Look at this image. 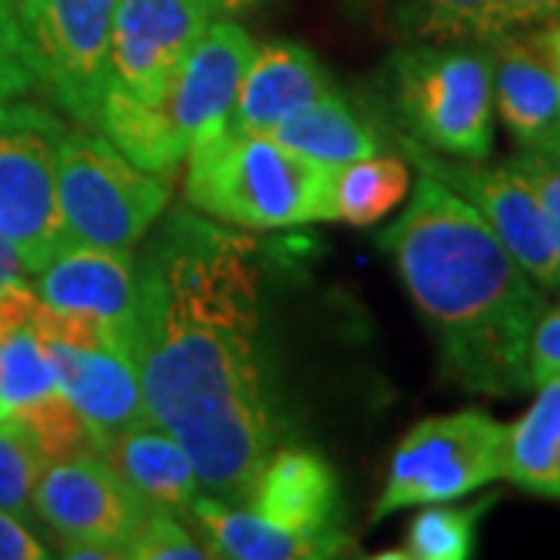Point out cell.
<instances>
[{"mask_svg": "<svg viewBox=\"0 0 560 560\" xmlns=\"http://www.w3.org/2000/svg\"><path fill=\"white\" fill-rule=\"evenodd\" d=\"M492 101L521 150L560 153V75L541 28H517L489 40Z\"/></svg>", "mask_w": 560, "mask_h": 560, "instance_id": "cell-13", "label": "cell"}, {"mask_svg": "<svg viewBox=\"0 0 560 560\" xmlns=\"http://www.w3.org/2000/svg\"><path fill=\"white\" fill-rule=\"evenodd\" d=\"M97 452L150 508L184 517L200 495V477L190 455L156 423L125 430L97 445Z\"/></svg>", "mask_w": 560, "mask_h": 560, "instance_id": "cell-19", "label": "cell"}, {"mask_svg": "<svg viewBox=\"0 0 560 560\" xmlns=\"http://www.w3.org/2000/svg\"><path fill=\"white\" fill-rule=\"evenodd\" d=\"M389 125L455 160H489L495 147L489 40H418L386 66Z\"/></svg>", "mask_w": 560, "mask_h": 560, "instance_id": "cell-4", "label": "cell"}, {"mask_svg": "<svg viewBox=\"0 0 560 560\" xmlns=\"http://www.w3.org/2000/svg\"><path fill=\"white\" fill-rule=\"evenodd\" d=\"M499 35L517 28H545L560 22V0H492Z\"/></svg>", "mask_w": 560, "mask_h": 560, "instance_id": "cell-32", "label": "cell"}, {"mask_svg": "<svg viewBox=\"0 0 560 560\" xmlns=\"http://www.w3.org/2000/svg\"><path fill=\"white\" fill-rule=\"evenodd\" d=\"M190 514L202 533V545L212 558L231 560H320L352 555L355 541L342 529L330 533H296L280 523L265 521L253 508L224 499L197 495Z\"/></svg>", "mask_w": 560, "mask_h": 560, "instance_id": "cell-17", "label": "cell"}, {"mask_svg": "<svg viewBox=\"0 0 560 560\" xmlns=\"http://www.w3.org/2000/svg\"><path fill=\"white\" fill-rule=\"evenodd\" d=\"M377 243L436 342L445 381L492 399L533 389L526 359L545 300L474 206L420 172Z\"/></svg>", "mask_w": 560, "mask_h": 560, "instance_id": "cell-2", "label": "cell"}, {"mask_svg": "<svg viewBox=\"0 0 560 560\" xmlns=\"http://www.w3.org/2000/svg\"><path fill=\"white\" fill-rule=\"evenodd\" d=\"M271 138L296 150L300 156H308L330 168H340L346 162L364 160L383 150V128H374V121L361 119L337 91L324 94L315 103L302 106L287 121H280Z\"/></svg>", "mask_w": 560, "mask_h": 560, "instance_id": "cell-20", "label": "cell"}, {"mask_svg": "<svg viewBox=\"0 0 560 560\" xmlns=\"http://www.w3.org/2000/svg\"><path fill=\"white\" fill-rule=\"evenodd\" d=\"M529 383L533 389L548 377H558L560 374V305L555 308H545L533 327V337H529Z\"/></svg>", "mask_w": 560, "mask_h": 560, "instance_id": "cell-31", "label": "cell"}, {"mask_svg": "<svg viewBox=\"0 0 560 560\" xmlns=\"http://www.w3.org/2000/svg\"><path fill=\"white\" fill-rule=\"evenodd\" d=\"M25 268H22L20 256H16V249L10 246V241L0 234V287H7V283H22L25 280Z\"/></svg>", "mask_w": 560, "mask_h": 560, "instance_id": "cell-34", "label": "cell"}, {"mask_svg": "<svg viewBox=\"0 0 560 560\" xmlns=\"http://www.w3.org/2000/svg\"><path fill=\"white\" fill-rule=\"evenodd\" d=\"M399 28L415 40H492V0H399Z\"/></svg>", "mask_w": 560, "mask_h": 560, "instance_id": "cell-25", "label": "cell"}, {"mask_svg": "<svg viewBox=\"0 0 560 560\" xmlns=\"http://www.w3.org/2000/svg\"><path fill=\"white\" fill-rule=\"evenodd\" d=\"M62 396L75 405L88 423L94 445L153 423L143 405L140 381L128 352L119 346H72L62 340H44Z\"/></svg>", "mask_w": 560, "mask_h": 560, "instance_id": "cell-14", "label": "cell"}, {"mask_svg": "<svg viewBox=\"0 0 560 560\" xmlns=\"http://www.w3.org/2000/svg\"><path fill=\"white\" fill-rule=\"evenodd\" d=\"M125 558L135 560H202L212 558V551L194 539V533L180 523L178 514L153 508L147 514V521L138 529V536L131 539Z\"/></svg>", "mask_w": 560, "mask_h": 560, "instance_id": "cell-28", "label": "cell"}, {"mask_svg": "<svg viewBox=\"0 0 560 560\" xmlns=\"http://www.w3.org/2000/svg\"><path fill=\"white\" fill-rule=\"evenodd\" d=\"M44 455L20 420H0V511L28 521L35 514L32 495L38 482Z\"/></svg>", "mask_w": 560, "mask_h": 560, "instance_id": "cell-26", "label": "cell"}, {"mask_svg": "<svg viewBox=\"0 0 560 560\" xmlns=\"http://www.w3.org/2000/svg\"><path fill=\"white\" fill-rule=\"evenodd\" d=\"M35 278L38 300L44 305L60 312L94 315L125 330L135 302V253L69 243Z\"/></svg>", "mask_w": 560, "mask_h": 560, "instance_id": "cell-18", "label": "cell"}, {"mask_svg": "<svg viewBox=\"0 0 560 560\" xmlns=\"http://www.w3.org/2000/svg\"><path fill=\"white\" fill-rule=\"evenodd\" d=\"M215 10H219V16H228V20H234V16H243V13H249V10H256L261 0H209Z\"/></svg>", "mask_w": 560, "mask_h": 560, "instance_id": "cell-35", "label": "cell"}, {"mask_svg": "<svg viewBox=\"0 0 560 560\" xmlns=\"http://www.w3.org/2000/svg\"><path fill=\"white\" fill-rule=\"evenodd\" d=\"M10 420H20L22 427L28 430V436L35 440L44 460L66 458V455L91 452V448L97 452L88 423L81 420L75 405L62 396V389L54 393V396H47V399H40L38 405L25 408V411H20L16 418Z\"/></svg>", "mask_w": 560, "mask_h": 560, "instance_id": "cell-27", "label": "cell"}, {"mask_svg": "<svg viewBox=\"0 0 560 560\" xmlns=\"http://www.w3.org/2000/svg\"><path fill=\"white\" fill-rule=\"evenodd\" d=\"M256 241L175 209L135 259L125 352L150 420L190 455L200 486L246 504L283 420L268 374Z\"/></svg>", "mask_w": 560, "mask_h": 560, "instance_id": "cell-1", "label": "cell"}, {"mask_svg": "<svg viewBox=\"0 0 560 560\" xmlns=\"http://www.w3.org/2000/svg\"><path fill=\"white\" fill-rule=\"evenodd\" d=\"M175 175L147 172L94 128H66L57 194L72 243L135 253L168 209Z\"/></svg>", "mask_w": 560, "mask_h": 560, "instance_id": "cell-5", "label": "cell"}, {"mask_svg": "<svg viewBox=\"0 0 560 560\" xmlns=\"http://www.w3.org/2000/svg\"><path fill=\"white\" fill-rule=\"evenodd\" d=\"M499 492H489L470 504H423L401 541V551H389L383 558L399 560H467L477 555V533L482 517L499 504Z\"/></svg>", "mask_w": 560, "mask_h": 560, "instance_id": "cell-23", "label": "cell"}, {"mask_svg": "<svg viewBox=\"0 0 560 560\" xmlns=\"http://www.w3.org/2000/svg\"><path fill=\"white\" fill-rule=\"evenodd\" d=\"M334 91L320 60L296 40L256 44L231 109L228 128L234 135H271L302 106Z\"/></svg>", "mask_w": 560, "mask_h": 560, "instance_id": "cell-15", "label": "cell"}, {"mask_svg": "<svg viewBox=\"0 0 560 560\" xmlns=\"http://www.w3.org/2000/svg\"><path fill=\"white\" fill-rule=\"evenodd\" d=\"M119 0H16L28 62L44 97L81 128H101Z\"/></svg>", "mask_w": 560, "mask_h": 560, "instance_id": "cell-8", "label": "cell"}, {"mask_svg": "<svg viewBox=\"0 0 560 560\" xmlns=\"http://www.w3.org/2000/svg\"><path fill=\"white\" fill-rule=\"evenodd\" d=\"M411 168L405 156L374 153L346 162L330 175V221L368 228L386 219L408 194Z\"/></svg>", "mask_w": 560, "mask_h": 560, "instance_id": "cell-22", "label": "cell"}, {"mask_svg": "<svg viewBox=\"0 0 560 560\" xmlns=\"http://www.w3.org/2000/svg\"><path fill=\"white\" fill-rule=\"evenodd\" d=\"M541 40H545V47H548V54H551L555 69H558V75H560V22H555V25H545V28H541Z\"/></svg>", "mask_w": 560, "mask_h": 560, "instance_id": "cell-36", "label": "cell"}, {"mask_svg": "<svg viewBox=\"0 0 560 560\" xmlns=\"http://www.w3.org/2000/svg\"><path fill=\"white\" fill-rule=\"evenodd\" d=\"M536 389L529 411L508 427L504 480L529 495L560 501V374Z\"/></svg>", "mask_w": 560, "mask_h": 560, "instance_id": "cell-21", "label": "cell"}, {"mask_svg": "<svg viewBox=\"0 0 560 560\" xmlns=\"http://www.w3.org/2000/svg\"><path fill=\"white\" fill-rule=\"evenodd\" d=\"M508 165L521 175L539 197L545 219L551 228V241L558 249V271H560V153H533L521 150L514 153Z\"/></svg>", "mask_w": 560, "mask_h": 560, "instance_id": "cell-30", "label": "cell"}, {"mask_svg": "<svg viewBox=\"0 0 560 560\" xmlns=\"http://www.w3.org/2000/svg\"><path fill=\"white\" fill-rule=\"evenodd\" d=\"M13 3H16V0H13Z\"/></svg>", "mask_w": 560, "mask_h": 560, "instance_id": "cell-37", "label": "cell"}, {"mask_svg": "<svg viewBox=\"0 0 560 560\" xmlns=\"http://www.w3.org/2000/svg\"><path fill=\"white\" fill-rule=\"evenodd\" d=\"M330 165L300 156L271 135H234L228 125L187 150L184 197L212 221L275 231L330 221Z\"/></svg>", "mask_w": 560, "mask_h": 560, "instance_id": "cell-3", "label": "cell"}, {"mask_svg": "<svg viewBox=\"0 0 560 560\" xmlns=\"http://www.w3.org/2000/svg\"><path fill=\"white\" fill-rule=\"evenodd\" d=\"M508 427L482 408H460L415 423L396 445L371 523L405 508L458 501L504 480Z\"/></svg>", "mask_w": 560, "mask_h": 560, "instance_id": "cell-6", "label": "cell"}, {"mask_svg": "<svg viewBox=\"0 0 560 560\" xmlns=\"http://www.w3.org/2000/svg\"><path fill=\"white\" fill-rule=\"evenodd\" d=\"M265 521L296 533H330L340 526V482L324 455L278 445L253 482L246 501Z\"/></svg>", "mask_w": 560, "mask_h": 560, "instance_id": "cell-16", "label": "cell"}, {"mask_svg": "<svg viewBox=\"0 0 560 560\" xmlns=\"http://www.w3.org/2000/svg\"><path fill=\"white\" fill-rule=\"evenodd\" d=\"M253 50V35L228 16H219L190 47L165 97L156 103L162 125L184 153L228 125Z\"/></svg>", "mask_w": 560, "mask_h": 560, "instance_id": "cell-12", "label": "cell"}, {"mask_svg": "<svg viewBox=\"0 0 560 560\" xmlns=\"http://www.w3.org/2000/svg\"><path fill=\"white\" fill-rule=\"evenodd\" d=\"M40 308V305H38ZM60 393L47 349L38 334V315L0 330V420L16 418L40 399Z\"/></svg>", "mask_w": 560, "mask_h": 560, "instance_id": "cell-24", "label": "cell"}, {"mask_svg": "<svg viewBox=\"0 0 560 560\" xmlns=\"http://www.w3.org/2000/svg\"><path fill=\"white\" fill-rule=\"evenodd\" d=\"M215 20L219 10L209 0H119L106 94L160 103L190 47Z\"/></svg>", "mask_w": 560, "mask_h": 560, "instance_id": "cell-11", "label": "cell"}, {"mask_svg": "<svg viewBox=\"0 0 560 560\" xmlns=\"http://www.w3.org/2000/svg\"><path fill=\"white\" fill-rule=\"evenodd\" d=\"M383 135L393 138L408 165L436 178L452 194H458L467 206H474L486 224L495 231V237L504 243V249L521 261L523 271L536 280L541 290H560L558 249L551 241L545 209L536 190L508 162L486 165V160L442 156L436 150L401 135L389 121L383 125Z\"/></svg>", "mask_w": 560, "mask_h": 560, "instance_id": "cell-9", "label": "cell"}, {"mask_svg": "<svg viewBox=\"0 0 560 560\" xmlns=\"http://www.w3.org/2000/svg\"><path fill=\"white\" fill-rule=\"evenodd\" d=\"M35 88L38 84H35V72H32L25 38L16 20V3L0 0V106L22 101Z\"/></svg>", "mask_w": 560, "mask_h": 560, "instance_id": "cell-29", "label": "cell"}, {"mask_svg": "<svg viewBox=\"0 0 560 560\" xmlns=\"http://www.w3.org/2000/svg\"><path fill=\"white\" fill-rule=\"evenodd\" d=\"M69 125L32 101L0 106V234L38 275L69 246L57 194V153Z\"/></svg>", "mask_w": 560, "mask_h": 560, "instance_id": "cell-7", "label": "cell"}, {"mask_svg": "<svg viewBox=\"0 0 560 560\" xmlns=\"http://www.w3.org/2000/svg\"><path fill=\"white\" fill-rule=\"evenodd\" d=\"M50 551L44 541L25 526V521L13 517L10 511H0V560H44Z\"/></svg>", "mask_w": 560, "mask_h": 560, "instance_id": "cell-33", "label": "cell"}, {"mask_svg": "<svg viewBox=\"0 0 560 560\" xmlns=\"http://www.w3.org/2000/svg\"><path fill=\"white\" fill-rule=\"evenodd\" d=\"M32 508L35 517L57 533L60 545H94L113 558H125L153 511L94 448L44 460Z\"/></svg>", "mask_w": 560, "mask_h": 560, "instance_id": "cell-10", "label": "cell"}]
</instances>
